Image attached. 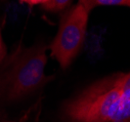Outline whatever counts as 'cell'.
Returning <instances> with one entry per match:
<instances>
[{
  "instance_id": "obj_5",
  "label": "cell",
  "mask_w": 130,
  "mask_h": 122,
  "mask_svg": "<svg viewBox=\"0 0 130 122\" xmlns=\"http://www.w3.org/2000/svg\"><path fill=\"white\" fill-rule=\"evenodd\" d=\"M78 4L90 12L98 6H124L130 8V0H78Z\"/></svg>"
},
{
  "instance_id": "obj_9",
  "label": "cell",
  "mask_w": 130,
  "mask_h": 122,
  "mask_svg": "<svg viewBox=\"0 0 130 122\" xmlns=\"http://www.w3.org/2000/svg\"><path fill=\"white\" fill-rule=\"evenodd\" d=\"M22 3H26L30 6H34V5H43L45 4L48 0H19Z\"/></svg>"
},
{
  "instance_id": "obj_2",
  "label": "cell",
  "mask_w": 130,
  "mask_h": 122,
  "mask_svg": "<svg viewBox=\"0 0 130 122\" xmlns=\"http://www.w3.org/2000/svg\"><path fill=\"white\" fill-rule=\"evenodd\" d=\"M121 72L104 77L86 87L65 104L63 122H110L122 98Z\"/></svg>"
},
{
  "instance_id": "obj_10",
  "label": "cell",
  "mask_w": 130,
  "mask_h": 122,
  "mask_svg": "<svg viewBox=\"0 0 130 122\" xmlns=\"http://www.w3.org/2000/svg\"><path fill=\"white\" fill-rule=\"evenodd\" d=\"M0 122H15V121H10V120H7V119H3V120H1Z\"/></svg>"
},
{
  "instance_id": "obj_3",
  "label": "cell",
  "mask_w": 130,
  "mask_h": 122,
  "mask_svg": "<svg viewBox=\"0 0 130 122\" xmlns=\"http://www.w3.org/2000/svg\"><path fill=\"white\" fill-rule=\"evenodd\" d=\"M88 18L89 11L77 3L61 19L59 30L50 50L63 69L71 65L83 46Z\"/></svg>"
},
{
  "instance_id": "obj_7",
  "label": "cell",
  "mask_w": 130,
  "mask_h": 122,
  "mask_svg": "<svg viewBox=\"0 0 130 122\" xmlns=\"http://www.w3.org/2000/svg\"><path fill=\"white\" fill-rule=\"evenodd\" d=\"M121 86L123 89H130V71L121 73Z\"/></svg>"
},
{
  "instance_id": "obj_6",
  "label": "cell",
  "mask_w": 130,
  "mask_h": 122,
  "mask_svg": "<svg viewBox=\"0 0 130 122\" xmlns=\"http://www.w3.org/2000/svg\"><path fill=\"white\" fill-rule=\"evenodd\" d=\"M71 2L72 0H48L45 4L42 5V8L49 12L58 13L65 10Z\"/></svg>"
},
{
  "instance_id": "obj_4",
  "label": "cell",
  "mask_w": 130,
  "mask_h": 122,
  "mask_svg": "<svg viewBox=\"0 0 130 122\" xmlns=\"http://www.w3.org/2000/svg\"><path fill=\"white\" fill-rule=\"evenodd\" d=\"M122 91L123 94L119 107L110 122H130V89L122 88Z\"/></svg>"
},
{
  "instance_id": "obj_1",
  "label": "cell",
  "mask_w": 130,
  "mask_h": 122,
  "mask_svg": "<svg viewBox=\"0 0 130 122\" xmlns=\"http://www.w3.org/2000/svg\"><path fill=\"white\" fill-rule=\"evenodd\" d=\"M46 46L20 45L0 69V102H15L34 94L52 77L45 74Z\"/></svg>"
},
{
  "instance_id": "obj_8",
  "label": "cell",
  "mask_w": 130,
  "mask_h": 122,
  "mask_svg": "<svg viewBox=\"0 0 130 122\" xmlns=\"http://www.w3.org/2000/svg\"><path fill=\"white\" fill-rule=\"evenodd\" d=\"M6 58V47L2 39V34H1V29H0V64L3 63V61Z\"/></svg>"
}]
</instances>
